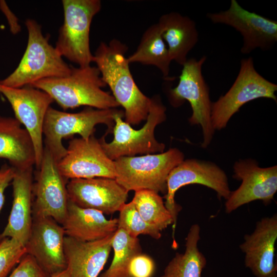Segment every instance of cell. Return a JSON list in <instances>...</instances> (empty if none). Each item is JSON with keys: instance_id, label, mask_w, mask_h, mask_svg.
<instances>
[{"instance_id": "6da1fadb", "label": "cell", "mask_w": 277, "mask_h": 277, "mask_svg": "<svg viewBox=\"0 0 277 277\" xmlns=\"http://www.w3.org/2000/svg\"><path fill=\"white\" fill-rule=\"evenodd\" d=\"M127 49L126 45L115 38L108 44L101 42L93 55V62L119 106L124 109L125 122L137 125L146 120L151 98L140 90L133 78L125 56Z\"/></svg>"}, {"instance_id": "30bf717a", "label": "cell", "mask_w": 277, "mask_h": 277, "mask_svg": "<svg viewBox=\"0 0 277 277\" xmlns=\"http://www.w3.org/2000/svg\"><path fill=\"white\" fill-rule=\"evenodd\" d=\"M167 192L165 205L173 220V236L177 215L181 207L174 200L176 192L181 187L190 184H200L214 190L221 199H228L231 191L225 172L214 163L196 159L183 160L174 167L167 179Z\"/></svg>"}, {"instance_id": "83f0119b", "label": "cell", "mask_w": 277, "mask_h": 277, "mask_svg": "<svg viewBox=\"0 0 277 277\" xmlns=\"http://www.w3.org/2000/svg\"><path fill=\"white\" fill-rule=\"evenodd\" d=\"M117 229L125 231L134 238L140 235H147L158 240L161 238V231L149 224L141 217L133 202L125 203L119 211Z\"/></svg>"}, {"instance_id": "836d02e7", "label": "cell", "mask_w": 277, "mask_h": 277, "mask_svg": "<svg viewBox=\"0 0 277 277\" xmlns=\"http://www.w3.org/2000/svg\"><path fill=\"white\" fill-rule=\"evenodd\" d=\"M51 277H71V276L68 270L66 269L65 270L55 274Z\"/></svg>"}, {"instance_id": "f546056e", "label": "cell", "mask_w": 277, "mask_h": 277, "mask_svg": "<svg viewBox=\"0 0 277 277\" xmlns=\"http://www.w3.org/2000/svg\"><path fill=\"white\" fill-rule=\"evenodd\" d=\"M155 270V264L153 260L142 253L135 255L128 267L130 277H152Z\"/></svg>"}, {"instance_id": "1f68e13d", "label": "cell", "mask_w": 277, "mask_h": 277, "mask_svg": "<svg viewBox=\"0 0 277 277\" xmlns=\"http://www.w3.org/2000/svg\"><path fill=\"white\" fill-rule=\"evenodd\" d=\"M14 174L15 169L7 164H4L0 168V212L4 204L5 191L12 183Z\"/></svg>"}, {"instance_id": "ffe728a7", "label": "cell", "mask_w": 277, "mask_h": 277, "mask_svg": "<svg viewBox=\"0 0 277 277\" xmlns=\"http://www.w3.org/2000/svg\"><path fill=\"white\" fill-rule=\"evenodd\" d=\"M114 233L101 240L88 242L65 236L66 269L71 277H98L112 250Z\"/></svg>"}, {"instance_id": "9c48e42d", "label": "cell", "mask_w": 277, "mask_h": 277, "mask_svg": "<svg viewBox=\"0 0 277 277\" xmlns=\"http://www.w3.org/2000/svg\"><path fill=\"white\" fill-rule=\"evenodd\" d=\"M206 60V56L199 60H187L182 66L177 85L169 92L170 102L174 106L180 105L185 100L189 102L192 112L189 122L192 125L201 126L203 134L201 147L204 148L210 144L215 131L211 120L212 102L202 70Z\"/></svg>"}, {"instance_id": "ba28073f", "label": "cell", "mask_w": 277, "mask_h": 277, "mask_svg": "<svg viewBox=\"0 0 277 277\" xmlns=\"http://www.w3.org/2000/svg\"><path fill=\"white\" fill-rule=\"evenodd\" d=\"M276 90L275 84L258 72L251 57L242 59L238 75L230 88L212 103L211 120L214 130L226 127L232 115L249 102L267 98L276 102Z\"/></svg>"}, {"instance_id": "5bb4252c", "label": "cell", "mask_w": 277, "mask_h": 277, "mask_svg": "<svg viewBox=\"0 0 277 277\" xmlns=\"http://www.w3.org/2000/svg\"><path fill=\"white\" fill-rule=\"evenodd\" d=\"M66 154L57 163L59 171L67 181L75 179L115 178L114 161L104 152L99 140L72 139Z\"/></svg>"}, {"instance_id": "d6a6232c", "label": "cell", "mask_w": 277, "mask_h": 277, "mask_svg": "<svg viewBox=\"0 0 277 277\" xmlns=\"http://www.w3.org/2000/svg\"><path fill=\"white\" fill-rule=\"evenodd\" d=\"M0 9L6 17L11 32L15 34L21 31L16 16L12 12L4 1H0Z\"/></svg>"}, {"instance_id": "9a60e30c", "label": "cell", "mask_w": 277, "mask_h": 277, "mask_svg": "<svg viewBox=\"0 0 277 277\" xmlns=\"http://www.w3.org/2000/svg\"><path fill=\"white\" fill-rule=\"evenodd\" d=\"M233 177L242 183L231 191L225 203V211L230 213L240 206L261 200L270 204L277 191V166L262 168L252 159L240 160L233 166Z\"/></svg>"}, {"instance_id": "d4e9b609", "label": "cell", "mask_w": 277, "mask_h": 277, "mask_svg": "<svg viewBox=\"0 0 277 277\" xmlns=\"http://www.w3.org/2000/svg\"><path fill=\"white\" fill-rule=\"evenodd\" d=\"M127 60L130 64L139 63L155 66L160 70L164 77H168L172 60L157 23L145 31L136 50Z\"/></svg>"}, {"instance_id": "2e32d148", "label": "cell", "mask_w": 277, "mask_h": 277, "mask_svg": "<svg viewBox=\"0 0 277 277\" xmlns=\"http://www.w3.org/2000/svg\"><path fill=\"white\" fill-rule=\"evenodd\" d=\"M65 236L62 225L53 218L33 216L30 235L25 247L27 253L35 259L49 277L67 269Z\"/></svg>"}, {"instance_id": "f1b7e54d", "label": "cell", "mask_w": 277, "mask_h": 277, "mask_svg": "<svg viewBox=\"0 0 277 277\" xmlns=\"http://www.w3.org/2000/svg\"><path fill=\"white\" fill-rule=\"evenodd\" d=\"M26 253L25 246L16 239L0 240V277H7Z\"/></svg>"}, {"instance_id": "e0dca14e", "label": "cell", "mask_w": 277, "mask_h": 277, "mask_svg": "<svg viewBox=\"0 0 277 277\" xmlns=\"http://www.w3.org/2000/svg\"><path fill=\"white\" fill-rule=\"evenodd\" d=\"M66 187L69 200L76 205L106 214L119 211L129 192L115 179L107 177L71 179Z\"/></svg>"}, {"instance_id": "4dcf8cb0", "label": "cell", "mask_w": 277, "mask_h": 277, "mask_svg": "<svg viewBox=\"0 0 277 277\" xmlns=\"http://www.w3.org/2000/svg\"><path fill=\"white\" fill-rule=\"evenodd\" d=\"M9 277H49L35 259L26 253Z\"/></svg>"}, {"instance_id": "5b68a950", "label": "cell", "mask_w": 277, "mask_h": 277, "mask_svg": "<svg viewBox=\"0 0 277 277\" xmlns=\"http://www.w3.org/2000/svg\"><path fill=\"white\" fill-rule=\"evenodd\" d=\"M166 111L159 96L152 97L146 122L138 130L134 129L131 125L122 120L124 116L123 111L116 113L114 115L113 140L107 143L104 137L99 140L106 154L114 161L122 156L163 152L165 146L155 139L154 130L157 125L166 120Z\"/></svg>"}, {"instance_id": "4fadbf2b", "label": "cell", "mask_w": 277, "mask_h": 277, "mask_svg": "<svg viewBox=\"0 0 277 277\" xmlns=\"http://www.w3.org/2000/svg\"><path fill=\"white\" fill-rule=\"evenodd\" d=\"M207 16L214 24L227 25L239 31L243 37L241 49L249 54L257 48L270 49L277 41V22L242 8L235 0H231L229 8Z\"/></svg>"}, {"instance_id": "3957f363", "label": "cell", "mask_w": 277, "mask_h": 277, "mask_svg": "<svg viewBox=\"0 0 277 277\" xmlns=\"http://www.w3.org/2000/svg\"><path fill=\"white\" fill-rule=\"evenodd\" d=\"M28 38L25 53L16 68L5 78L1 85L21 88L47 78L59 77L68 75L69 66L43 35L41 26L33 19L25 22Z\"/></svg>"}, {"instance_id": "44dd1931", "label": "cell", "mask_w": 277, "mask_h": 277, "mask_svg": "<svg viewBox=\"0 0 277 277\" xmlns=\"http://www.w3.org/2000/svg\"><path fill=\"white\" fill-rule=\"evenodd\" d=\"M62 225L65 235L88 242L101 240L114 233L117 229V220L107 219L102 212L81 207L69 200Z\"/></svg>"}, {"instance_id": "484cf974", "label": "cell", "mask_w": 277, "mask_h": 277, "mask_svg": "<svg viewBox=\"0 0 277 277\" xmlns=\"http://www.w3.org/2000/svg\"><path fill=\"white\" fill-rule=\"evenodd\" d=\"M114 256L109 268L99 277H130L128 267L132 259L142 253L140 240L117 229L111 242Z\"/></svg>"}, {"instance_id": "ac0fdd59", "label": "cell", "mask_w": 277, "mask_h": 277, "mask_svg": "<svg viewBox=\"0 0 277 277\" xmlns=\"http://www.w3.org/2000/svg\"><path fill=\"white\" fill-rule=\"evenodd\" d=\"M240 247L245 253V265L255 277H277L275 243L277 239V215L257 222L254 231L244 236Z\"/></svg>"}, {"instance_id": "cb8c5ba5", "label": "cell", "mask_w": 277, "mask_h": 277, "mask_svg": "<svg viewBox=\"0 0 277 277\" xmlns=\"http://www.w3.org/2000/svg\"><path fill=\"white\" fill-rule=\"evenodd\" d=\"M200 230L198 224L191 225L185 239V251L175 253L160 277H202L207 261L198 248Z\"/></svg>"}, {"instance_id": "603a6c76", "label": "cell", "mask_w": 277, "mask_h": 277, "mask_svg": "<svg viewBox=\"0 0 277 277\" xmlns=\"http://www.w3.org/2000/svg\"><path fill=\"white\" fill-rule=\"evenodd\" d=\"M157 23L172 61L183 66L199 40L195 23L187 16L171 12L163 14Z\"/></svg>"}, {"instance_id": "8992f818", "label": "cell", "mask_w": 277, "mask_h": 277, "mask_svg": "<svg viewBox=\"0 0 277 277\" xmlns=\"http://www.w3.org/2000/svg\"><path fill=\"white\" fill-rule=\"evenodd\" d=\"M120 110L115 108L93 109L91 107L76 113H68L50 107L47 112L43 128L44 145L58 162L66 154L67 149L62 140L79 134L87 140L95 131L97 124H104L108 131H112L114 115Z\"/></svg>"}, {"instance_id": "d6986e66", "label": "cell", "mask_w": 277, "mask_h": 277, "mask_svg": "<svg viewBox=\"0 0 277 277\" xmlns=\"http://www.w3.org/2000/svg\"><path fill=\"white\" fill-rule=\"evenodd\" d=\"M13 202L8 223L0 233V240L15 239L26 244L32 224L33 167L15 170L12 181Z\"/></svg>"}, {"instance_id": "52a82bcc", "label": "cell", "mask_w": 277, "mask_h": 277, "mask_svg": "<svg viewBox=\"0 0 277 277\" xmlns=\"http://www.w3.org/2000/svg\"><path fill=\"white\" fill-rule=\"evenodd\" d=\"M64 22L60 28L55 49L62 57L78 66L93 62L90 48V29L94 16L101 9L100 0H63Z\"/></svg>"}, {"instance_id": "4316f807", "label": "cell", "mask_w": 277, "mask_h": 277, "mask_svg": "<svg viewBox=\"0 0 277 277\" xmlns=\"http://www.w3.org/2000/svg\"><path fill=\"white\" fill-rule=\"evenodd\" d=\"M132 202L143 220L161 232L173 225L172 217L159 193L148 189L135 191Z\"/></svg>"}, {"instance_id": "277c9868", "label": "cell", "mask_w": 277, "mask_h": 277, "mask_svg": "<svg viewBox=\"0 0 277 277\" xmlns=\"http://www.w3.org/2000/svg\"><path fill=\"white\" fill-rule=\"evenodd\" d=\"M184 160L178 149L140 156H122L114 161L115 180L128 191L142 189L166 193L171 171Z\"/></svg>"}, {"instance_id": "8fae6325", "label": "cell", "mask_w": 277, "mask_h": 277, "mask_svg": "<svg viewBox=\"0 0 277 277\" xmlns=\"http://www.w3.org/2000/svg\"><path fill=\"white\" fill-rule=\"evenodd\" d=\"M13 88L0 84V93L10 104L15 118L29 133L33 142L35 166H40L44 149L43 128L45 116L54 101L45 92L27 86Z\"/></svg>"}, {"instance_id": "7402d4cb", "label": "cell", "mask_w": 277, "mask_h": 277, "mask_svg": "<svg viewBox=\"0 0 277 277\" xmlns=\"http://www.w3.org/2000/svg\"><path fill=\"white\" fill-rule=\"evenodd\" d=\"M15 118L0 115V158L15 170L33 167L35 155L32 139Z\"/></svg>"}, {"instance_id": "7a4b0ae2", "label": "cell", "mask_w": 277, "mask_h": 277, "mask_svg": "<svg viewBox=\"0 0 277 277\" xmlns=\"http://www.w3.org/2000/svg\"><path fill=\"white\" fill-rule=\"evenodd\" d=\"M106 85L96 66H71L70 73L63 77L36 81L29 86L48 93L64 110L87 106L97 109L119 106L114 97L103 90Z\"/></svg>"}, {"instance_id": "7c38bea8", "label": "cell", "mask_w": 277, "mask_h": 277, "mask_svg": "<svg viewBox=\"0 0 277 277\" xmlns=\"http://www.w3.org/2000/svg\"><path fill=\"white\" fill-rule=\"evenodd\" d=\"M58 162L45 147L33 186L32 217H51L62 225L69 198L68 181L61 174Z\"/></svg>"}]
</instances>
